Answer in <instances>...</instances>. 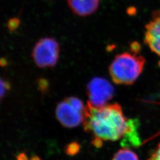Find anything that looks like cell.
<instances>
[{
  "instance_id": "cell-1",
  "label": "cell",
  "mask_w": 160,
  "mask_h": 160,
  "mask_svg": "<svg viewBox=\"0 0 160 160\" xmlns=\"http://www.w3.org/2000/svg\"><path fill=\"white\" fill-rule=\"evenodd\" d=\"M133 120L126 118L118 103L100 108H93L87 103L82 123L84 131L94 137L92 143L99 148L103 141L122 139L131 130Z\"/></svg>"
},
{
  "instance_id": "cell-2",
  "label": "cell",
  "mask_w": 160,
  "mask_h": 160,
  "mask_svg": "<svg viewBox=\"0 0 160 160\" xmlns=\"http://www.w3.org/2000/svg\"><path fill=\"white\" fill-rule=\"evenodd\" d=\"M145 59L142 56L125 52L116 55L109 67V73L118 84L131 85L143 71Z\"/></svg>"
},
{
  "instance_id": "cell-3",
  "label": "cell",
  "mask_w": 160,
  "mask_h": 160,
  "mask_svg": "<svg viewBox=\"0 0 160 160\" xmlns=\"http://www.w3.org/2000/svg\"><path fill=\"white\" fill-rule=\"evenodd\" d=\"M86 106L76 97L65 98L56 108L55 114L59 123L67 128H74L83 122Z\"/></svg>"
},
{
  "instance_id": "cell-4",
  "label": "cell",
  "mask_w": 160,
  "mask_h": 160,
  "mask_svg": "<svg viewBox=\"0 0 160 160\" xmlns=\"http://www.w3.org/2000/svg\"><path fill=\"white\" fill-rule=\"evenodd\" d=\"M60 53V45L57 40L46 37L38 40L33 49L32 56L39 68H53L57 64Z\"/></svg>"
},
{
  "instance_id": "cell-5",
  "label": "cell",
  "mask_w": 160,
  "mask_h": 160,
  "mask_svg": "<svg viewBox=\"0 0 160 160\" xmlns=\"http://www.w3.org/2000/svg\"><path fill=\"white\" fill-rule=\"evenodd\" d=\"M87 94L88 98V104L95 108H100L113 97L114 88L109 81L103 78L95 77L87 85Z\"/></svg>"
},
{
  "instance_id": "cell-6",
  "label": "cell",
  "mask_w": 160,
  "mask_h": 160,
  "mask_svg": "<svg viewBox=\"0 0 160 160\" xmlns=\"http://www.w3.org/2000/svg\"><path fill=\"white\" fill-rule=\"evenodd\" d=\"M144 42L160 57V12H156L152 19L145 26Z\"/></svg>"
},
{
  "instance_id": "cell-7",
  "label": "cell",
  "mask_w": 160,
  "mask_h": 160,
  "mask_svg": "<svg viewBox=\"0 0 160 160\" xmlns=\"http://www.w3.org/2000/svg\"><path fill=\"white\" fill-rule=\"evenodd\" d=\"M68 5L75 15L87 17L98 10L100 0H68Z\"/></svg>"
},
{
  "instance_id": "cell-8",
  "label": "cell",
  "mask_w": 160,
  "mask_h": 160,
  "mask_svg": "<svg viewBox=\"0 0 160 160\" xmlns=\"http://www.w3.org/2000/svg\"><path fill=\"white\" fill-rule=\"evenodd\" d=\"M139 122L137 119H133L131 129L126 135L122 139L121 145L125 148L129 147H137L141 143L138 131Z\"/></svg>"
},
{
  "instance_id": "cell-9",
  "label": "cell",
  "mask_w": 160,
  "mask_h": 160,
  "mask_svg": "<svg viewBox=\"0 0 160 160\" xmlns=\"http://www.w3.org/2000/svg\"><path fill=\"white\" fill-rule=\"evenodd\" d=\"M112 160H139L137 155L128 148H124L118 151Z\"/></svg>"
},
{
  "instance_id": "cell-10",
  "label": "cell",
  "mask_w": 160,
  "mask_h": 160,
  "mask_svg": "<svg viewBox=\"0 0 160 160\" xmlns=\"http://www.w3.org/2000/svg\"><path fill=\"white\" fill-rule=\"evenodd\" d=\"M80 150V145L77 142H72L67 144L65 149V152L69 156H74L77 154Z\"/></svg>"
},
{
  "instance_id": "cell-11",
  "label": "cell",
  "mask_w": 160,
  "mask_h": 160,
  "mask_svg": "<svg viewBox=\"0 0 160 160\" xmlns=\"http://www.w3.org/2000/svg\"><path fill=\"white\" fill-rule=\"evenodd\" d=\"M11 90L10 83L0 77V102L6 96L7 92Z\"/></svg>"
},
{
  "instance_id": "cell-12",
  "label": "cell",
  "mask_w": 160,
  "mask_h": 160,
  "mask_svg": "<svg viewBox=\"0 0 160 160\" xmlns=\"http://www.w3.org/2000/svg\"><path fill=\"white\" fill-rule=\"evenodd\" d=\"M38 86L40 92L43 94L45 93L49 90V82L45 78H41L38 81Z\"/></svg>"
},
{
  "instance_id": "cell-13",
  "label": "cell",
  "mask_w": 160,
  "mask_h": 160,
  "mask_svg": "<svg viewBox=\"0 0 160 160\" xmlns=\"http://www.w3.org/2000/svg\"><path fill=\"white\" fill-rule=\"evenodd\" d=\"M20 24V20L17 18H12L8 23V28L10 31L15 30Z\"/></svg>"
},
{
  "instance_id": "cell-14",
  "label": "cell",
  "mask_w": 160,
  "mask_h": 160,
  "mask_svg": "<svg viewBox=\"0 0 160 160\" xmlns=\"http://www.w3.org/2000/svg\"><path fill=\"white\" fill-rule=\"evenodd\" d=\"M147 160H160V142Z\"/></svg>"
},
{
  "instance_id": "cell-15",
  "label": "cell",
  "mask_w": 160,
  "mask_h": 160,
  "mask_svg": "<svg viewBox=\"0 0 160 160\" xmlns=\"http://www.w3.org/2000/svg\"><path fill=\"white\" fill-rule=\"evenodd\" d=\"M140 49L141 45L138 42H134L131 45V50L133 53V54H137L140 51Z\"/></svg>"
},
{
  "instance_id": "cell-16",
  "label": "cell",
  "mask_w": 160,
  "mask_h": 160,
  "mask_svg": "<svg viewBox=\"0 0 160 160\" xmlns=\"http://www.w3.org/2000/svg\"><path fill=\"white\" fill-rule=\"evenodd\" d=\"M17 160H29V159L24 152H21L17 155Z\"/></svg>"
},
{
  "instance_id": "cell-17",
  "label": "cell",
  "mask_w": 160,
  "mask_h": 160,
  "mask_svg": "<svg viewBox=\"0 0 160 160\" xmlns=\"http://www.w3.org/2000/svg\"><path fill=\"white\" fill-rule=\"evenodd\" d=\"M7 65V61L5 59L1 58L0 59V66L1 67H4Z\"/></svg>"
},
{
  "instance_id": "cell-18",
  "label": "cell",
  "mask_w": 160,
  "mask_h": 160,
  "mask_svg": "<svg viewBox=\"0 0 160 160\" xmlns=\"http://www.w3.org/2000/svg\"><path fill=\"white\" fill-rule=\"evenodd\" d=\"M30 160H41V158H40V157H39V156H38V155H33V156H32V157H31V158H30Z\"/></svg>"
}]
</instances>
